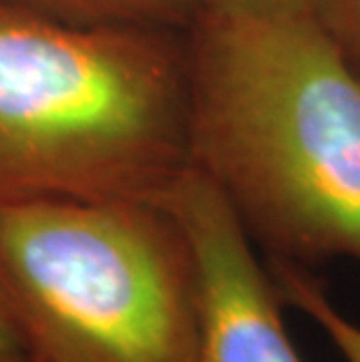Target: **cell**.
<instances>
[{
  "label": "cell",
  "instance_id": "cell-1",
  "mask_svg": "<svg viewBox=\"0 0 360 362\" xmlns=\"http://www.w3.org/2000/svg\"><path fill=\"white\" fill-rule=\"evenodd\" d=\"M190 155L269 259L360 264V78L313 17L199 12Z\"/></svg>",
  "mask_w": 360,
  "mask_h": 362
},
{
  "label": "cell",
  "instance_id": "cell-2",
  "mask_svg": "<svg viewBox=\"0 0 360 362\" xmlns=\"http://www.w3.org/2000/svg\"><path fill=\"white\" fill-rule=\"evenodd\" d=\"M192 164L185 30L0 0V204L162 199Z\"/></svg>",
  "mask_w": 360,
  "mask_h": 362
},
{
  "label": "cell",
  "instance_id": "cell-3",
  "mask_svg": "<svg viewBox=\"0 0 360 362\" xmlns=\"http://www.w3.org/2000/svg\"><path fill=\"white\" fill-rule=\"evenodd\" d=\"M0 315L30 362H197L192 243L162 199L0 204Z\"/></svg>",
  "mask_w": 360,
  "mask_h": 362
},
{
  "label": "cell",
  "instance_id": "cell-4",
  "mask_svg": "<svg viewBox=\"0 0 360 362\" xmlns=\"http://www.w3.org/2000/svg\"><path fill=\"white\" fill-rule=\"evenodd\" d=\"M162 202L185 229L197 262V362H304L269 264L216 182L190 164Z\"/></svg>",
  "mask_w": 360,
  "mask_h": 362
},
{
  "label": "cell",
  "instance_id": "cell-5",
  "mask_svg": "<svg viewBox=\"0 0 360 362\" xmlns=\"http://www.w3.org/2000/svg\"><path fill=\"white\" fill-rule=\"evenodd\" d=\"M40 17L73 26L187 30L202 0H5Z\"/></svg>",
  "mask_w": 360,
  "mask_h": 362
},
{
  "label": "cell",
  "instance_id": "cell-6",
  "mask_svg": "<svg viewBox=\"0 0 360 362\" xmlns=\"http://www.w3.org/2000/svg\"><path fill=\"white\" fill-rule=\"evenodd\" d=\"M267 264L277 281L283 304L304 313L327 337L344 362H360V325L337 309L311 269L286 259H269Z\"/></svg>",
  "mask_w": 360,
  "mask_h": 362
},
{
  "label": "cell",
  "instance_id": "cell-7",
  "mask_svg": "<svg viewBox=\"0 0 360 362\" xmlns=\"http://www.w3.org/2000/svg\"><path fill=\"white\" fill-rule=\"evenodd\" d=\"M313 21L360 78V0H318Z\"/></svg>",
  "mask_w": 360,
  "mask_h": 362
},
{
  "label": "cell",
  "instance_id": "cell-8",
  "mask_svg": "<svg viewBox=\"0 0 360 362\" xmlns=\"http://www.w3.org/2000/svg\"><path fill=\"white\" fill-rule=\"evenodd\" d=\"M318 0H202L206 14L229 17H313Z\"/></svg>",
  "mask_w": 360,
  "mask_h": 362
},
{
  "label": "cell",
  "instance_id": "cell-9",
  "mask_svg": "<svg viewBox=\"0 0 360 362\" xmlns=\"http://www.w3.org/2000/svg\"><path fill=\"white\" fill-rule=\"evenodd\" d=\"M0 362H30L26 358L24 349H21L19 341L14 339L12 329L7 327L3 315H0Z\"/></svg>",
  "mask_w": 360,
  "mask_h": 362
}]
</instances>
